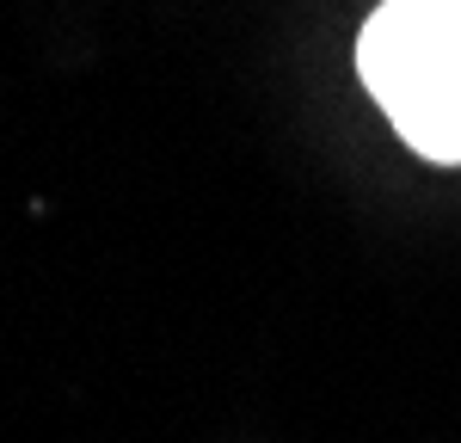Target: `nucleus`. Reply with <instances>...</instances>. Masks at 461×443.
Returning <instances> with one entry per match:
<instances>
[{
  "mask_svg": "<svg viewBox=\"0 0 461 443\" xmlns=\"http://www.w3.org/2000/svg\"><path fill=\"white\" fill-rule=\"evenodd\" d=\"M357 74L425 160H461V0H388L357 37Z\"/></svg>",
  "mask_w": 461,
  "mask_h": 443,
  "instance_id": "obj_1",
  "label": "nucleus"
}]
</instances>
